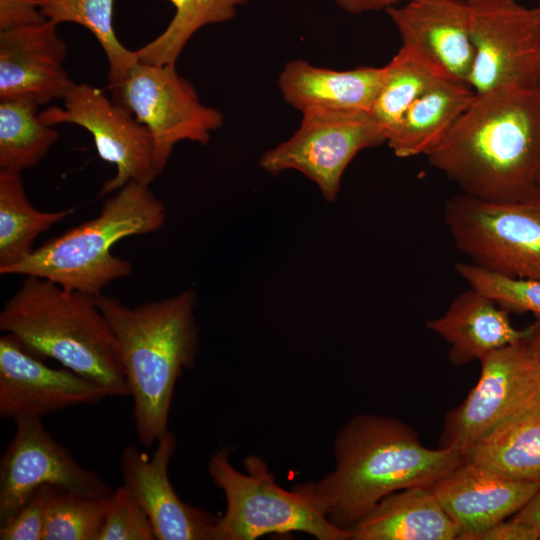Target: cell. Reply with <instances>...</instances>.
Returning a JSON list of instances; mask_svg holds the SVG:
<instances>
[{"instance_id": "cell-1", "label": "cell", "mask_w": 540, "mask_h": 540, "mask_svg": "<svg viewBox=\"0 0 540 540\" xmlns=\"http://www.w3.org/2000/svg\"><path fill=\"white\" fill-rule=\"evenodd\" d=\"M426 157L466 195L490 201L533 195L540 188V89L475 93Z\"/></svg>"}, {"instance_id": "cell-2", "label": "cell", "mask_w": 540, "mask_h": 540, "mask_svg": "<svg viewBox=\"0 0 540 540\" xmlns=\"http://www.w3.org/2000/svg\"><path fill=\"white\" fill-rule=\"evenodd\" d=\"M334 469L292 489L337 527L350 530L385 496L431 487L465 461L457 451L421 444L402 421L376 414L352 417L335 438Z\"/></svg>"}, {"instance_id": "cell-3", "label": "cell", "mask_w": 540, "mask_h": 540, "mask_svg": "<svg viewBox=\"0 0 540 540\" xmlns=\"http://www.w3.org/2000/svg\"><path fill=\"white\" fill-rule=\"evenodd\" d=\"M196 293L177 295L130 308L101 293L96 302L117 338L136 434L150 448L168 432L177 379L193 368L199 350Z\"/></svg>"}, {"instance_id": "cell-4", "label": "cell", "mask_w": 540, "mask_h": 540, "mask_svg": "<svg viewBox=\"0 0 540 540\" xmlns=\"http://www.w3.org/2000/svg\"><path fill=\"white\" fill-rule=\"evenodd\" d=\"M25 277L0 312V330L33 354L52 358L103 387L109 396H129L118 341L96 296Z\"/></svg>"}, {"instance_id": "cell-5", "label": "cell", "mask_w": 540, "mask_h": 540, "mask_svg": "<svg viewBox=\"0 0 540 540\" xmlns=\"http://www.w3.org/2000/svg\"><path fill=\"white\" fill-rule=\"evenodd\" d=\"M166 208L150 185L130 181L105 199L99 214L45 243L1 275L37 276L98 296L111 282L132 274V264L113 255L118 241L159 231Z\"/></svg>"}, {"instance_id": "cell-6", "label": "cell", "mask_w": 540, "mask_h": 540, "mask_svg": "<svg viewBox=\"0 0 540 540\" xmlns=\"http://www.w3.org/2000/svg\"><path fill=\"white\" fill-rule=\"evenodd\" d=\"M230 455L231 449L222 447L208 463V473L226 499L211 540H255L289 532H304L318 540H351L350 531L331 523L304 496L280 487L261 458L248 456L247 473H242L233 467Z\"/></svg>"}, {"instance_id": "cell-7", "label": "cell", "mask_w": 540, "mask_h": 540, "mask_svg": "<svg viewBox=\"0 0 540 540\" xmlns=\"http://www.w3.org/2000/svg\"><path fill=\"white\" fill-rule=\"evenodd\" d=\"M444 220L457 248L472 263L540 280V188L513 201L483 200L461 192L446 201Z\"/></svg>"}, {"instance_id": "cell-8", "label": "cell", "mask_w": 540, "mask_h": 540, "mask_svg": "<svg viewBox=\"0 0 540 540\" xmlns=\"http://www.w3.org/2000/svg\"><path fill=\"white\" fill-rule=\"evenodd\" d=\"M109 90L112 101L131 112L149 131L159 173L178 142L206 145L211 133L223 124L222 113L200 101L193 85L174 64L138 60Z\"/></svg>"}, {"instance_id": "cell-9", "label": "cell", "mask_w": 540, "mask_h": 540, "mask_svg": "<svg viewBox=\"0 0 540 540\" xmlns=\"http://www.w3.org/2000/svg\"><path fill=\"white\" fill-rule=\"evenodd\" d=\"M479 361L477 384L446 414L440 436L439 447L453 449L464 458L496 426L540 406V364L528 336Z\"/></svg>"}, {"instance_id": "cell-10", "label": "cell", "mask_w": 540, "mask_h": 540, "mask_svg": "<svg viewBox=\"0 0 540 540\" xmlns=\"http://www.w3.org/2000/svg\"><path fill=\"white\" fill-rule=\"evenodd\" d=\"M474 59L468 84L475 93L501 87L540 89L537 8L516 0H467Z\"/></svg>"}, {"instance_id": "cell-11", "label": "cell", "mask_w": 540, "mask_h": 540, "mask_svg": "<svg viewBox=\"0 0 540 540\" xmlns=\"http://www.w3.org/2000/svg\"><path fill=\"white\" fill-rule=\"evenodd\" d=\"M287 140L267 150L260 167L270 175L296 170L314 182L333 202L343 173L358 152L386 142V134L370 112H310Z\"/></svg>"}, {"instance_id": "cell-12", "label": "cell", "mask_w": 540, "mask_h": 540, "mask_svg": "<svg viewBox=\"0 0 540 540\" xmlns=\"http://www.w3.org/2000/svg\"><path fill=\"white\" fill-rule=\"evenodd\" d=\"M62 101L63 106H50L39 117L51 126L68 123L84 128L99 157L115 165V176L104 183L99 197L130 181L150 185L157 178L151 135L131 112L87 83H74Z\"/></svg>"}, {"instance_id": "cell-13", "label": "cell", "mask_w": 540, "mask_h": 540, "mask_svg": "<svg viewBox=\"0 0 540 540\" xmlns=\"http://www.w3.org/2000/svg\"><path fill=\"white\" fill-rule=\"evenodd\" d=\"M14 421V436L0 461V524L43 485L89 497H106L113 492L99 474L82 467L70 450L51 436L40 418L23 416Z\"/></svg>"}, {"instance_id": "cell-14", "label": "cell", "mask_w": 540, "mask_h": 540, "mask_svg": "<svg viewBox=\"0 0 540 540\" xmlns=\"http://www.w3.org/2000/svg\"><path fill=\"white\" fill-rule=\"evenodd\" d=\"M107 391L66 367L48 366L12 334L0 337V416L16 419L45 415L77 405H91Z\"/></svg>"}, {"instance_id": "cell-15", "label": "cell", "mask_w": 540, "mask_h": 540, "mask_svg": "<svg viewBox=\"0 0 540 540\" xmlns=\"http://www.w3.org/2000/svg\"><path fill=\"white\" fill-rule=\"evenodd\" d=\"M177 445L173 433H165L150 457L135 446L121 456V473L127 486L145 509L156 540H211L218 516L183 502L175 492L168 467Z\"/></svg>"}, {"instance_id": "cell-16", "label": "cell", "mask_w": 540, "mask_h": 540, "mask_svg": "<svg viewBox=\"0 0 540 540\" xmlns=\"http://www.w3.org/2000/svg\"><path fill=\"white\" fill-rule=\"evenodd\" d=\"M57 24L40 23L0 31V101L44 105L63 100L74 82L64 67L67 45Z\"/></svg>"}, {"instance_id": "cell-17", "label": "cell", "mask_w": 540, "mask_h": 540, "mask_svg": "<svg viewBox=\"0 0 540 540\" xmlns=\"http://www.w3.org/2000/svg\"><path fill=\"white\" fill-rule=\"evenodd\" d=\"M540 482L510 478L489 467L463 461L430 488L455 524L457 539L515 515L531 499Z\"/></svg>"}, {"instance_id": "cell-18", "label": "cell", "mask_w": 540, "mask_h": 540, "mask_svg": "<svg viewBox=\"0 0 540 540\" xmlns=\"http://www.w3.org/2000/svg\"><path fill=\"white\" fill-rule=\"evenodd\" d=\"M385 11L402 45L418 50L452 77L468 83L474 48L467 0H408Z\"/></svg>"}, {"instance_id": "cell-19", "label": "cell", "mask_w": 540, "mask_h": 540, "mask_svg": "<svg viewBox=\"0 0 540 540\" xmlns=\"http://www.w3.org/2000/svg\"><path fill=\"white\" fill-rule=\"evenodd\" d=\"M383 75L384 67L338 71L292 60L280 73L278 86L284 100L302 114L370 112Z\"/></svg>"}, {"instance_id": "cell-20", "label": "cell", "mask_w": 540, "mask_h": 540, "mask_svg": "<svg viewBox=\"0 0 540 540\" xmlns=\"http://www.w3.org/2000/svg\"><path fill=\"white\" fill-rule=\"evenodd\" d=\"M426 327L450 344L449 358L456 365L480 360L528 336V328L512 324L508 310L473 288L460 293Z\"/></svg>"}, {"instance_id": "cell-21", "label": "cell", "mask_w": 540, "mask_h": 540, "mask_svg": "<svg viewBox=\"0 0 540 540\" xmlns=\"http://www.w3.org/2000/svg\"><path fill=\"white\" fill-rule=\"evenodd\" d=\"M351 540H453L458 531L430 487L382 498L349 530Z\"/></svg>"}, {"instance_id": "cell-22", "label": "cell", "mask_w": 540, "mask_h": 540, "mask_svg": "<svg viewBox=\"0 0 540 540\" xmlns=\"http://www.w3.org/2000/svg\"><path fill=\"white\" fill-rule=\"evenodd\" d=\"M475 97L471 86L448 77L417 98L387 134L399 158L427 155L450 130Z\"/></svg>"}, {"instance_id": "cell-23", "label": "cell", "mask_w": 540, "mask_h": 540, "mask_svg": "<svg viewBox=\"0 0 540 540\" xmlns=\"http://www.w3.org/2000/svg\"><path fill=\"white\" fill-rule=\"evenodd\" d=\"M465 460L522 481L540 482V406L481 437Z\"/></svg>"}, {"instance_id": "cell-24", "label": "cell", "mask_w": 540, "mask_h": 540, "mask_svg": "<svg viewBox=\"0 0 540 540\" xmlns=\"http://www.w3.org/2000/svg\"><path fill=\"white\" fill-rule=\"evenodd\" d=\"M72 213L38 210L26 195L21 173L0 169V274L28 257L36 238Z\"/></svg>"}, {"instance_id": "cell-25", "label": "cell", "mask_w": 540, "mask_h": 540, "mask_svg": "<svg viewBox=\"0 0 540 540\" xmlns=\"http://www.w3.org/2000/svg\"><path fill=\"white\" fill-rule=\"evenodd\" d=\"M383 67L382 84L370 114L384 130L387 138L389 131L417 98L438 82L452 76L418 50L407 45H402Z\"/></svg>"}, {"instance_id": "cell-26", "label": "cell", "mask_w": 540, "mask_h": 540, "mask_svg": "<svg viewBox=\"0 0 540 540\" xmlns=\"http://www.w3.org/2000/svg\"><path fill=\"white\" fill-rule=\"evenodd\" d=\"M38 108L29 100L0 101V169L33 168L57 142L58 131L40 119Z\"/></svg>"}, {"instance_id": "cell-27", "label": "cell", "mask_w": 540, "mask_h": 540, "mask_svg": "<svg viewBox=\"0 0 540 540\" xmlns=\"http://www.w3.org/2000/svg\"><path fill=\"white\" fill-rule=\"evenodd\" d=\"M42 15L59 25L75 23L88 29L100 44L108 63V88L118 84L138 61L136 51L127 49L113 27L115 0H37Z\"/></svg>"}, {"instance_id": "cell-28", "label": "cell", "mask_w": 540, "mask_h": 540, "mask_svg": "<svg viewBox=\"0 0 540 540\" xmlns=\"http://www.w3.org/2000/svg\"><path fill=\"white\" fill-rule=\"evenodd\" d=\"M175 8L166 29L135 50L139 61L174 64L192 36L202 27L230 21L247 0H169Z\"/></svg>"}, {"instance_id": "cell-29", "label": "cell", "mask_w": 540, "mask_h": 540, "mask_svg": "<svg viewBox=\"0 0 540 540\" xmlns=\"http://www.w3.org/2000/svg\"><path fill=\"white\" fill-rule=\"evenodd\" d=\"M110 495L89 497L47 485L43 540H99Z\"/></svg>"}, {"instance_id": "cell-30", "label": "cell", "mask_w": 540, "mask_h": 540, "mask_svg": "<svg viewBox=\"0 0 540 540\" xmlns=\"http://www.w3.org/2000/svg\"><path fill=\"white\" fill-rule=\"evenodd\" d=\"M457 273L470 288L508 311L529 312L540 319V280L518 278L491 271L474 263H457Z\"/></svg>"}, {"instance_id": "cell-31", "label": "cell", "mask_w": 540, "mask_h": 540, "mask_svg": "<svg viewBox=\"0 0 540 540\" xmlns=\"http://www.w3.org/2000/svg\"><path fill=\"white\" fill-rule=\"evenodd\" d=\"M151 521L132 491L123 484L110 495L99 540H154Z\"/></svg>"}, {"instance_id": "cell-32", "label": "cell", "mask_w": 540, "mask_h": 540, "mask_svg": "<svg viewBox=\"0 0 540 540\" xmlns=\"http://www.w3.org/2000/svg\"><path fill=\"white\" fill-rule=\"evenodd\" d=\"M47 485L38 487L27 501L0 524L1 540H43Z\"/></svg>"}, {"instance_id": "cell-33", "label": "cell", "mask_w": 540, "mask_h": 540, "mask_svg": "<svg viewBox=\"0 0 540 540\" xmlns=\"http://www.w3.org/2000/svg\"><path fill=\"white\" fill-rule=\"evenodd\" d=\"M46 20L37 0H0V31L29 26Z\"/></svg>"}, {"instance_id": "cell-34", "label": "cell", "mask_w": 540, "mask_h": 540, "mask_svg": "<svg viewBox=\"0 0 540 540\" xmlns=\"http://www.w3.org/2000/svg\"><path fill=\"white\" fill-rule=\"evenodd\" d=\"M539 534L530 526L511 517L478 532L469 534L464 540H537Z\"/></svg>"}, {"instance_id": "cell-35", "label": "cell", "mask_w": 540, "mask_h": 540, "mask_svg": "<svg viewBox=\"0 0 540 540\" xmlns=\"http://www.w3.org/2000/svg\"><path fill=\"white\" fill-rule=\"evenodd\" d=\"M408 0H336L337 5L350 14H360L369 11L387 10Z\"/></svg>"}, {"instance_id": "cell-36", "label": "cell", "mask_w": 540, "mask_h": 540, "mask_svg": "<svg viewBox=\"0 0 540 540\" xmlns=\"http://www.w3.org/2000/svg\"><path fill=\"white\" fill-rule=\"evenodd\" d=\"M512 518L530 526L540 536V486L531 499Z\"/></svg>"}, {"instance_id": "cell-37", "label": "cell", "mask_w": 540, "mask_h": 540, "mask_svg": "<svg viewBox=\"0 0 540 540\" xmlns=\"http://www.w3.org/2000/svg\"><path fill=\"white\" fill-rule=\"evenodd\" d=\"M528 328V339L540 364V319L535 320Z\"/></svg>"}, {"instance_id": "cell-38", "label": "cell", "mask_w": 540, "mask_h": 540, "mask_svg": "<svg viewBox=\"0 0 540 540\" xmlns=\"http://www.w3.org/2000/svg\"><path fill=\"white\" fill-rule=\"evenodd\" d=\"M536 8H537V12H538L539 27H540V4Z\"/></svg>"}, {"instance_id": "cell-39", "label": "cell", "mask_w": 540, "mask_h": 540, "mask_svg": "<svg viewBox=\"0 0 540 540\" xmlns=\"http://www.w3.org/2000/svg\"><path fill=\"white\" fill-rule=\"evenodd\" d=\"M538 184H539V186H540V176H539V181H538Z\"/></svg>"}]
</instances>
